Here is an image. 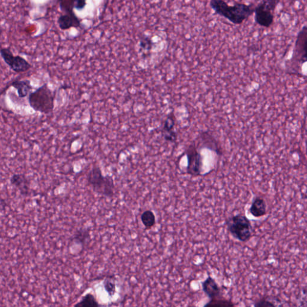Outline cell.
<instances>
[{"instance_id":"6da1fadb","label":"cell","mask_w":307,"mask_h":307,"mask_svg":"<svg viewBox=\"0 0 307 307\" xmlns=\"http://www.w3.org/2000/svg\"><path fill=\"white\" fill-rule=\"evenodd\" d=\"M210 6L216 14L226 18L234 24L242 23L253 14L255 9L251 4L239 2L233 6H229L222 0H212L210 2Z\"/></svg>"},{"instance_id":"cb8c5ba5","label":"cell","mask_w":307,"mask_h":307,"mask_svg":"<svg viewBox=\"0 0 307 307\" xmlns=\"http://www.w3.org/2000/svg\"><path fill=\"white\" fill-rule=\"evenodd\" d=\"M303 293L304 296H305V297L307 298V287L303 290Z\"/></svg>"},{"instance_id":"ffe728a7","label":"cell","mask_w":307,"mask_h":307,"mask_svg":"<svg viewBox=\"0 0 307 307\" xmlns=\"http://www.w3.org/2000/svg\"><path fill=\"white\" fill-rule=\"evenodd\" d=\"M254 307H277L276 305L269 299L263 298L254 304Z\"/></svg>"},{"instance_id":"4fadbf2b","label":"cell","mask_w":307,"mask_h":307,"mask_svg":"<svg viewBox=\"0 0 307 307\" xmlns=\"http://www.w3.org/2000/svg\"><path fill=\"white\" fill-rule=\"evenodd\" d=\"M10 85L17 90L18 95L20 98H24L28 96L33 90L30 81L27 80L15 81Z\"/></svg>"},{"instance_id":"44dd1931","label":"cell","mask_w":307,"mask_h":307,"mask_svg":"<svg viewBox=\"0 0 307 307\" xmlns=\"http://www.w3.org/2000/svg\"><path fill=\"white\" fill-rule=\"evenodd\" d=\"M104 287L105 290L110 295H114L115 291V285L114 283L112 282L111 280L107 279L105 280Z\"/></svg>"},{"instance_id":"e0dca14e","label":"cell","mask_w":307,"mask_h":307,"mask_svg":"<svg viewBox=\"0 0 307 307\" xmlns=\"http://www.w3.org/2000/svg\"><path fill=\"white\" fill-rule=\"evenodd\" d=\"M73 307H100L98 300L91 293L86 294Z\"/></svg>"},{"instance_id":"3957f363","label":"cell","mask_w":307,"mask_h":307,"mask_svg":"<svg viewBox=\"0 0 307 307\" xmlns=\"http://www.w3.org/2000/svg\"><path fill=\"white\" fill-rule=\"evenodd\" d=\"M87 182L94 192L99 195L108 198H112L114 196V179L111 176H104L99 167L92 168L87 175Z\"/></svg>"},{"instance_id":"7402d4cb","label":"cell","mask_w":307,"mask_h":307,"mask_svg":"<svg viewBox=\"0 0 307 307\" xmlns=\"http://www.w3.org/2000/svg\"><path fill=\"white\" fill-rule=\"evenodd\" d=\"M86 2L84 0H75V9L82 10L85 7Z\"/></svg>"},{"instance_id":"5bb4252c","label":"cell","mask_w":307,"mask_h":307,"mask_svg":"<svg viewBox=\"0 0 307 307\" xmlns=\"http://www.w3.org/2000/svg\"><path fill=\"white\" fill-rule=\"evenodd\" d=\"M266 205L264 199L256 198L251 205L250 212L254 217H261L266 214Z\"/></svg>"},{"instance_id":"7a4b0ae2","label":"cell","mask_w":307,"mask_h":307,"mask_svg":"<svg viewBox=\"0 0 307 307\" xmlns=\"http://www.w3.org/2000/svg\"><path fill=\"white\" fill-rule=\"evenodd\" d=\"M55 96L53 92L44 83L29 94L28 102L34 111L49 114L54 108Z\"/></svg>"},{"instance_id":"ba28073f","label":"cell","mask_w":307,"mask_h":307,"mask_svg":"<svg viewBox=\"0 0 307 307\" xmlns=\"http://www.w3.org/2000/svg\"><path fill=\"white\" fill-rule=\"evenodd\" d=\"M293 58L301 63L307 62V24L302 28L295 41Z\"/></svg>"},{"instance_id":"52a82bcc","label":"cell","mask_w":307,"mask_h":307,"mask_svg":"<svg viewBox=\"0 0 307 307\" xmlns=\"http://www.w3.org/2000/svg\"><path fill=\"white\" fill-rule=\"evenodd\" d=\"M187 158V172L192 177H198L203 172V157L195 145H191L186 150Z\"/></svg>"},{"instance_id":"ac0fdd59","label":"cell","mask_w":307,"mask_h":307,"mask_svg":"<svg viewBox=\"0 0 307 307\" xmlns=\"http://www.w3.org/2000/svg\"><path fill=\"white\" fill-rule=\"evenodd\" d=\"M203 307H235L232 301L227 300H212Z\"/></svg>"},{"instance_id":"2e32d148","label":"cell","mask_w":307,"mask_h":307,"mask_svg":"<svg viewBox=\"0 0 307 307\" xmlns=\"http://www.w3.org/2000/svg\"><path fill=\"white\" fill-rule=\"evenodd\" d=\"M141 219L146 229H150L156 224V216L151 210H146L141 215Z\"/></svg>"},{"instance_id":"8992f818","label":"cell","mask_w":307,"mask_h":307,"mask_svg":"<svg viewBox=\"0 0 307 307\" xmlns=\"http://www.w3.org/2000/svg\"><path fill=\"white\" fill-rule=\"evenodd\" d=\"M0 54L6 64L16 73H23L30 70L32 66L22 57L14 56L9 48H1Z\"/></svg>"},{"instance_id":"603a6c76","label":"cell","mask_w":307,"mask_h":307,"mask_svg":"<svg viewBox=\"0 0 307 307\" xmlns=\"http://www.w3.org/2000/svg\"><path fill=\"white\" fill-rule=\"evenodd\" d=\"M149 41H151L149 40L148 38H143L141 39L140 42V46L141 48L144 49H151V43H149Z\"/></svg>"},{"instance_id":"30bf717a","label":"cell","mask_w":307,"mask_h":307,"mask_svg":"<svg viewBox=\"0 0 307 307\" xmlns=\"http://www.w3.org/2000/svg\"><path fill=\"white\" fill-rule=\"evenodd\" d=\"M202 287H203L204 292L211 300L219 297L221 293V289L219 286L218 285L216 280L211 276L207 277L204 282L202 283Z\"/></svg>"},{"instance_id":"8fae6325","label":"cell","mask_w":307,"mask_h":307,"mask_svg":"<svg viewBox=\"0 0 307 307\" xmlns=\"http://www.w3.org/2000/svg\"><path fill=\"white\" fill-rule=\"evenodd\" d=\"M175 121L173 115H169L165 121L162 135L166 141L174 143L177 140V134L175 131Z\"/></svg>"},{"instance_id":"277c9868","label":"cell","mask_w":307,"mask_h":307,"mask_svg":"<svg viewBox=\"0 0 307 307\" xmlns=\"http://www.w3.org/2000/svg\"><path fill=\"white\" fill-rule=\"evenodd\" d=\"M225 225L228 232L236 240L243 243L250 240L252 225L250 220L245 215L240 214L227 218Z\"/></svg>"},{"instance_id":"7c38bea8","label":"cell","mask_w":307,"mask_h":307,"mask_svg":"<svg viewBox=\"0 0 307 307\" xmlns=\"http://www.w3.org/2000/svg\"><path fill=\"white\" fill-rule=\"evenodd\" d=\"M10 182L20 191L21 195L27 196L30 193L29 181L25 175L15 174L10 177Z\"/></svg>"},{"instance_id":"5b68a950","label":"cell","mask_w":307,"mask_h":307,"mask_svg":"<svg viewBox=\"0 0 307 307\" xmlns=\"http://www.w3.org/2000/svg\"><path fill=\"white\" fill-rule=\"evenodd\" d=\"M279 1L267 0L259 3L254 9V20L258 25L269 28L274 23V13Z\"/></svg>"},{"instance_id":"d6986e66","label":"cell","mask_w":307,"mask_h":307,"mask_svg":"<svg viewBox=\"0 0 307 307\" xmlns=\"http://www.w3.org/2000/svg\"><path fill=\"white\" fill-rule=\"evenodd\" d=\"M75 1H61L59 2L60 8L62 12H73L75 9Z\"/></svg>"},{"instance_id":"9c48e42d","label":"cell","mask_w":307,"mask_h":307,"mask_svg":"<svg viewBox=\"0 0 307 307\" xmlns=\"http://www.w3.org/2000/svg\"><path fill=\"white\" fill-rule=\"evenodd\" d=\"M58 25L61 30H67L71 28H78L81 21L75 12L64 13L60 16L57 20Z\"/></svg>"},{"instance_id":"9a60e30c","label":"cell","mask_w":307,"mask_h":307,"mask_svg":"<svg viewBox=\"0 0 307 307\" xmlns=\"http://www.w3.org/2000/svg\"><path fill=\"white\" fill-rule=\"evenodd\" d=\"M90 238V232L86 228L81 227L78 229L74 233L72 237L73 243H77L83 246L89 239Z\"/></svg>"}]
</instances>
